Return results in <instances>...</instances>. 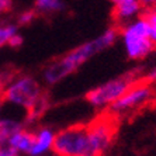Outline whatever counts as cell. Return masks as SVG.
<instances>
[{
    "label": "cell",
    "mask_w": 156,
    "mask_h": 156,
    "mask_svg": "<svg viewBox=\"0 0 156 156\" xmlns=\"http://www.w3.org/2000/svg\"><path fill=\"white\" fill-rule=\"evenodd\" d=\"M141 16L145 18L146 26H148V34L149 38L153 44L156 42V11L153 7H146L142 9Z\"/></svg>",
    "instance_id": "cell-13"
},
{
    "label": "cell",
    "mask_w": 156,
    "mask_h": 156,
    "mask_svg": "<svg viewBox=\"0 0 156 156\" xmlns=\"http://www.w3.org/2000/svg\"><path fill=\"white\" fill-rule=\"evenodd\" d=\"M55 139V131L49 127H41L34 131L33 144L28 151L30 156H45L52 152V145Z\"/></svg>",
    "instance_id": "cell-9"
},
{
    "label": "cell",
    "mask_w": 156,
    "mask_h": 156,
    "mask_svg": "<svg viewBox=\"0 0 156 156\" xmlns=\"http://www.w3.org/2000/svg\"><path fill=\"white\" fill-rule=\"evenodd\" d=\"M24 128V124L13 118H2L0 120V145L9 139L11 134Z\"/></svg>",
    "instance_id": "cell-11"
},
{
    "label": "cell",
    "mask_w": 156,
    "mask_h": 156,
    "mask_svg": "<svg viewBox=\"0 0 156 156\" xmlns=\"http://www.w3.org/2000/svg\"><path fill=\"white\" fill-rule=\"evenodd\" d=\"M11 6H13V2L11 0H0V16L7 13L11 10Z\"/></svg>",
    "instance_id": "cell-18"
},
{
    "label": "cell",
    "mask_w": 156,
    "mask_h": 156,
    "mask_svg": "<svg viewBox=\"0 0 156 156\" xmlns=\"http://www.w3.org/2000/svg\"><path fill=\"white\" fill-rule=\"evenodd\" d=\"M139 2V4H141L144 9H146V7H153L156 4V0H138Z\"/></svg>",
    "instance_id": "cell-21"
},
{
    "label": "cell",
    "mask_w": 156,
    "mask_h": 156,
    "mask_svg": "<svg viewBox=\"0 0 156 156\" xmlns=\"http://www.w3.org/2000/svg\"><path fill=\"white\" fill-rule=\"evenodd\" d=\"M111 2H113V3H115V2H117V0H111Z\"/></svg>",
    "instance_id": "cell-23"
},
{
    "label": "cell",
    "mask_w": 156,
    "mask_h": 156,
    "mask_svg": "<svg viewBox=\"0 0 156 156\" xmlns=\"http://www.w3.org/2000/svg\"><path fill=\"white\" fill-rule=\"evenodd\" d=\"M18 33V28L16 24H9V23H0V48L9 45V41L11 37Z\"/></svg>",
    "instance_id": "cell-14"
},
{
    "label": "cell",
    "mask_w": 156,
    "mask_h": 156,
    "mask_svg": "<svg viewBox=\"0 0 156 156\" xmlns=\"http://www.w3.org/2000/svg\"><path fill=\"white\" fill-rule=\"evenodd\" d=\"M153 9H155V11H156V4H155V6H153Z\"/></svg>",
    "instance_id": "cell-22"
},
{
    "label": "cell",
    "mask_w": 156,
    "mask_h": 156,
    "mask_svg": "<svg viewBox=\"0 0 156 156\" xmlns=\"http://www.w3.org/2000/svg\"><path fill=\"white\" fill-rule=\"evenodd\" d=\"M113 4V18L117 27L124 26L125 23L141 16L142 9H144L138 0H117Z\"/></svg>",
    "instance_id": "cell-8"
},
{
    "label": "cell",
    "mask_w": 156,
    "mask_h": 156,
    "mask_svg": "<svg viewBox=\"0 0 156 156\" xmlns=\"http://www.w3.org/2000/svg\"><path fill=\"white\" fill-rule=\"evenodd\" d=\"M33 136H34L33 131L21 128V129L16 131L14 134H11L9 136V139L6 141V144L13 146L20 155H24V153L28 155V151L31 148V144H33Z\"/></svg>",
    "instance_id": "cell-10"
},
{
    "label": "cell",
    "mask_w": 156,
    "mask_h": 156,
    "mask_svg": "<svg viewBox=\"0 0 156 156\" xmlns=\"http://www.w3.org/2000/svg\"><path fill=\"white\" fill-rule=\"evenodd\" d=\"M155 98V87L146 79H136L134 83L124 91L118 100L110 105L108 111L115 114L117 117L125 113H131L149 104Z\"/></svg>",
    "instance_id": "cell-6"
},
{
    "label": "cell",
    "mask_w": 156,
    "mask_h": 156,
    "mask_svg": "<svg viewBox=\"0 0 156 156\" xmlns=\"http://www.w3.org/2000/svg\"><path fill=\"white\" fill-rule=\"evenodd\" d=\"M52 152L56 156H91L86 124H76L55 132Z\"/></svg>",
    "instance_id": "cell-4"
},
{
    "label": "cell",
    "mask_w": 156,
    "mask_h": 156,
    "mask_svg": "<svg viewBox=\"0 0 156 156\" xmlns=\"http://www.w3.org/2000/svg\"><path fill=\"white\" fill-rule=\"evenodd\" d=\"M146 80H148L149 83L156 84V65L153 66L152 69L149 70V73H148V75H146Z\"/></svg>",
    "instance_id": "cell-19"
},
{
    "label": "cell",
    "mask_w": 156,
    "mask_h": 156,
    "mask_svg": "<svg viewBox=\"0 0 156 156\" xmlns=\"http://www.w3.org/2000/svg\"><path fill=\"white\" fill-rule=\"evenodd\" d=\"M117 127H118L117 115L108 110L97 115L89 124H86L91 156H103L108 151L110 146L113 145Z\"/></svg>",
    "instance_id": "cell-5"
},
{
    "label": "cell",
    "mask_w": 156,
    "mask_h": 156,
    "mask_svg": "<svg viewBox=\"0 0 156 156\" xmlns=\"http://www.w3.org/2000/svg\"><path fill=\"white\" fill-rule=\"evenodd\" d=\"M138 77L135 73H127V75H122L120 77L108 80V82L91 89L90 91H87V103L96 108L107 110L115 100H118L124 94V91Z\"/></svg>",
    "instance_id": "cell-7"
},
{
    "label": "cell",
    "mask_w": 156,
    "mask_h": 156,
    "mask_svg": "<svg viewBox=\"0 0 156 156\" xmlns=\"http://www.w3.org/2000/svg\"><path fill=\"white\" fill-rule=\"evenodd\" d=\"M2 100L26 110L31 118L42 113L47 104V96L41 83L30 75L11 76L0 93Z\"/></svg>",
    "instance_id": "cell-2"
},
{
    "label": "cell",
    "mask_w": 156,
    "mask_h": 156,
    "mask_svg": "<svg viewBox=\"0 0 156 156\" xmlns=\"http://www.w3.org/2000/svg\"><path fill=\"white\" fill-rule=\"evenodd\" d=\"M0 120H2V118H0Z\"/></svg>",
    "instance_id": "cell-25"
},
{
    "label": "cell",
    "mask_w": 156,
    "mask_h": 156,
    "mask_svg": "<svg viewBox=\"0 0 156 156\" xmlns=\"http://www.w3.org/2000/svg\"><path fill=\"white\" fill-rule=\"evenodd\" d=\"M155 49H156V42H155Z\"/></svg>",
    "instance_id": "cell-24"
},
{
    "label": "cell",
    "mask_w": 156,
    "mask_h": 156,
    "mask_svg": "<svg viewBox=\"0 0 156 156\" xmlns=\"http://www.w3.org/2000/svg\"><path fill=\"white\" fill-rule=\"evenodd\" d=\"M118 28H120V35L122 38L125 52L129 59L141 61L155 49V44L149 38L148 26L142 16H138L136 18L125 23Z\"/></svg>",
    "instance_id": "cell-3"
},
{
    "label": "cell",
    "mask_w": 156,
    "mask_h": 156,
    "mask_svg": "<svg viewBox=\"0 0 156 156\" xmlns=\"http://www.w3.org/2000/svg\"><path fill=\"white\" fill-rule=\"evenodd\" d=\"M23 44V37L20 34H14V35L11 37V40L9 41V47H13V48H18L20 45Z\"/></svg>",
    "instance_id": "cell-17"
},
{
    "label": "cell",
    "mask_w": 156,
    "mask_h": 156,
    "mask_svg": "<svg viewBox=\"0 0 156 156\" xmlns=\"http://www.w3.org/2000/svg\"><path fill=\"white\" fill-rule=\"evenodd\" d=\"M0 156H21V155L13 146H10L9 144L4 142V144L0 145Z\"/></svg>",
    "instance_id": "cell-16"
},
{
    "label": "cell",
    "mask_w": 156,
    "mask_h": 156,
    "mask_svg": "<svg viewBox=\"0 0 156 156\" xmlns=\"http://www.w3.org/2000/svg\"><path fill=\"white\" fill-rule=\"evenodd\" d=\"M35 10H27V11H23L21 14L17 17V24L20 26H28L31 23L35 20Z\"/></svg>",
    "instance_id": "cell-15"
},
{
    "label": "cell",
    "mask_w": 156,
    "mask_h": 156,
    "mask_svg": "<svg viewBox=\"0 0 156 156\" xmlns=\"http://www.w3.org/2000/svg\"><path fill=\"white\" fill-rule=\"evenodd\" d=\"M120 35V28L113 27L107 28L103 34L90 41L80 44L79 47L73 48L72 51L66 52L59 58L54 59L42 69V79L47 84H56L73 72H76L84 62H87L94 55L100 54L115 42L117 37Z\"/></svg>",
    "instance_id": "cell-1"
},
{
    "label": "cell",
    "mask_w": 156,
    "mask_h": 156,
    "mask_svg": "<svg viewBox=\"0 0 156 156\" xmlns=\"http://www.w3.org/2000/svg\"><path fill=\"white\" fill-rule=\"evenodd\" d=\"M11 76H7L6 73H3V72H0V93H2V90H3V87H4V84L7 83V80L10 79Z\"/></svg>",
    "instance_id": "cell-20"
},
{
    "label": "cell",
    "mask_w": 156,
    "mask_h": 156,
    "mask_svg": "<svg viewBox=\"0 0 156 156\" xmlns=\"http://www.w3.org/2000/svg\"><path fill=\"white\" fill-rule=\"evenodd\" d=\"M35 9L41 13H56L65 9L63 0H35Z\"/></svg>",
    "instance_id": "cell-12"
}]
</instances>
